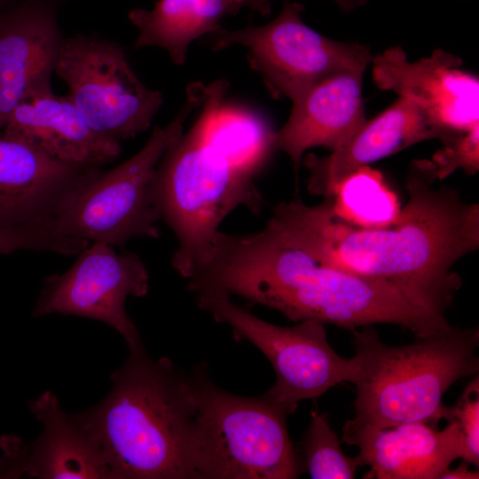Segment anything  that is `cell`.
I'll use <instances>...</instances> for the list:
<instances>
[{
  "label": "cell",
  "mask_w": 479,
  "mask_h": 479,
  "mask_svg": "<svg viewBox=\"0 0 479 479\" xmlns=\"http://www.w3.org/2000/svg\"><path fill=\"white\" fill-rule=\"evenodd\" d=\"M431 160L408 169V200L397 220L363 227L343 218L334 197L308 205L294 198L279 204L290 232L323 263L387 282L427 310L445 316L461 286L452 271L479 247V205L459 192L436 186Z\"/></svg>",
  "instance_id": "obj_1"
},
{
  "label": "cell",
  "mask_w": 479,
  "mask_h": 479,
  "mask_svg": "<svg viewBox=\"0 0 479 479\" xmlns=\"http://www.w3.org/2000/svg\"><path fill=\"white\" fill-rule=\"evenodd\" d=\"M227 288L232 295L276 310L295 323L314 320L351 331L391 324L416 338L451 326L445 316L387 282L323 263L272 223L240 240L231 260Z\"/></svg>",
  "instance_id": "obj_2"
},
{
  "label": "cell",
  "mask_w": 479,
  "mask_h": 479,
  "mask_svg": "<svg viewBox=\"0 0 479 479\" xmlns=\"http://www.w3.org/2000/svg\"><path fill=\"white\" fill-rule=\"evenodd\" d=\"M111 380L100 403L75 415L112 479H195L196 402L188 374L142 348L130 351Z\"/></svg>",
  "instance_id": "obj_3"
},
{
  "label": "cell",
  "mask_w": 479,
  "mask_h": 479,
  "mask_svg": "<svg viewBox=\"0 0 479 479\" xmlns=\"http://www.w3.org/2000/svg\"><path fill=\"white\" fill-rule=\"evenodd\" d=\"M357 373L354 425L389 428L445 420L443 397L479 370V328H449L412 343L389 346L372 326L353 330Z\"/></svg>",
  "instance_id": "obj_4"
},
{
  "label": "cell",
  "mask_w": 479,
  "mask_h": 479,
  "mask_svg": "<svg viewBox=\"0 0 479 479\" xmlns=\"http://www.w3.org/2000/svg\"><path fill=\"white\" fill-rule=\"evenodd\" d=\"M228 86L225 79L204 85L198 119L167 148L150 184L153 205L177 240L171 265L185 279L206 259L230 213L240 206L255 214L263 209L255 178L233 168L205 138L208 117Z\"/></svg>",
  "instance_id": "obj_5"
},
{
  "label": "cell",
  "mask_w": 479,
  "mask_h": 479,
  "mask_svg": "<svg viewBox=\"0 0 479 479\" xmlns=\"http://www.w3.org/2000/svg\"><path fill=\"white\" fill-rule=\"evenodd\" d=\"M196 402L195 479H294L302 465L287 419L293 413L266 393L246 397L208 377L204 364L188 373Z\"/></svg>",
  "instance_id": "obj_6"
},
{
  "label": "cell",
  "mask_w": 479,
  "mask_h": 479,
  "mask_svg": "<svg viewBox=\"0 0 479 479\" xmlns=\"http://www.w3.org/2000/svg\"><path fill=\"white\" fill-rule=\"evenodd\" d=\"M203 83L186 88V99L165 127H154L144 147L110 170H99L66 203L50 224L65 237L122 247L139 238L158 239L159 214L153 205L150 184L167 148L178 138L189 114L202 103Z\"/></svg>",
  "instance_id": "obj_7"
},
{
  "label": "cell",
  "mask_w": 479,
  "mask_h": 479,
  "mask_svg": "<svg viewBox=\"0 0 479 479\" xmlns=\"http://www.w3.org/2000/svg\"><path fill=\"white\" fill-rule=\"evenodd\" d=\"M303 6L284 0L279 14L263 26L212 34L213 51L241 45L250 67L259 75L271 97L295 103L311 88L339 73L365 70L373 55L356 42L326 37L301 18Z\"/></svg>",
  "instance_id": "obj_8"
},
{
  "label": "cell",
  "mask_w": 479,
  "mask_h": 479,
  "mask_svg": "<svg viewBox=\"0 0 479 479\" xmlns=\"http://www.w3.org/2000/svg\"><path fill=\"white\" fill-rule=\"evenodd\" d=\"M194 296L198 307L228 325L236 340L249 342L268 358L276 380L265 393L292 412L302 400L319 397L342 382H353L355 359L335 352L325 324L303 320L281 326L257 318L224 292L201 291Z\"/></svg>",
  "instance_id": "obj_9"
},
{
  "label": "cell",
  "mask_w": 479,
  "mask_h": 479,
  "mask_svg": "<svg viewBox=\"0 0 479 479\" xmlns=\"http://www.w3.org/2000/svg\"><path fill=\"white\" fill-rule=\"evenodd\" d=\"M54 73L90 128L118 143L146 131L163 102L137 77L124 48L97 34L64 37Z\"/></svg>",
  "instance_id": "obj_10"
},
{
  "label": "cell",
  "mask_w": 479,
  "mask_h": 479,
  "mask_svg": "<svg viewBox=\"0 0 479 479\" xmlns=\"http://www.w3.org/2000/svg\"><path fill=\"white\" fill-rule=\"evenodd\" d=\"M149 279V271L137 255L117 253L110 244L93 242L65 272L44 278L32 315L41 318L57 313L104 322L124 338L130 351H136L144 347L125 304L129 296L147 294Z\"/></svg>",
  "instance_id": "obj_11"
},
{
  "label": "cell",
  "mask_w": 479,
  "mask_h": 479,
  "mask_svg": "<svg viewBox=\"0 0 479 479\" xmlns=\"http://www.w3.org/2000/svg\"><path fill=\"white\" fill-rule=\"evenodd\" d=\"M373 80L415 102L452 138L479 124V81L461 69L462 59L436 49L410 62L401 46L373 56Z\"/></svg>",
  "instance_id": "obj_12"
},
{
  "label": "cell",
  "mask_w": 479,
  "mask_h": 479,
  "mask_svg": "<svg viewBox=\"0 0 479 479\" xmlns=\"http://www.w3.org/2000/svg\"><path fill=\"white\" fill-rule=\"evenodd\" d=\"M99 170L57 161L1 136L0 229L50 226L71 197Z\"/></svg>",
  "instance_id": "obj_13"
},
{
  "label": "cell",
  "mask_w": 479,
  "mask_h": 479,
  "mask_svg": "<svg viewBox=\"0 0 479 479\" xmlns=\"http://www.w3.org/2000/svg\"><path fill=\"white\" fill-rule=\"evenodd\" d=\"M66 0H9L0 5V130L35 86L51 81L64 36Z\"/></svg>",
  "instance_id": "obj_14"
},
{
  "label": "cell",
  "mask_w": 479,
  "mask_h": 479,
  "mask_svg": "<svg viewBox=\"0 0 479 479\" xmlns=\"http://www.w3.org/2000/svg\"><path fill=\"white\" fill-rule=\"evenodd\" d=\"M29 407L43 434L30 444L12 436L2 440L0 477L112 479L94 441L75 414L63 411L54 393H43Z\"/></svg>",
  "instance_id": "obj_15"
},
{
  "label": "cell",
  "mask_w": 479,
  "mask_h": 479,
  "mask_svg": "<svg viewBox=\"0 0 479 479\" xmlns=\"http://www.w3.org/2000/svg\"><path fill=\"white\" fill-rule=\"evenodd\" d=\"M438 430L423 422L389 428L354 425L348 420L342 440L357 446L360 466L370 470L367 479H437L461 458L462 440L456 422Z\"/></svg>",
  "instance_id": "obj_16"
},
{
  "label": "cell",
  "mask_w": 479,
  "mask_h": 479,
  "mask_svg": "<svg viewBox=\"0 0 479 479\" xmlns=\"http://www.w3.org/2000/svg\"><path fill=\"white\" fill-rule=\"evenodd\" d=\"M2 130L5 137L73 165L100 167L122 152L120 143L90 128L67 95L55 94L51 81L25 94Z\"/></svg>",
  "instance_id": "obj_17"
},
{
  "label": "cell",
  "mask_w": 479,
  "mask_h": 479,
  "mask_svg": "<svg viewBox=\"0 0 479 479\" xmlns=\"http://www.w3.org/2000/svg\"><path fill=\"white\" fill-rule=\"evenodd\" d=\"M452 137L438 128L412 99L399 97L391 106L365 122L329 155L313 153L304 159L309 170L308 191L334 197L339 185L351 173L417 143Z\"/></svg>",
  "instance_id": "obj_18"
},
{
  "label": "cell",
  "mask_w": 479,
  "mask_h": 479,
  "mask_svg": "<svg viewBox=\"0 0 479 479\" xmlns=\"http://www.w3.org/2000/svg\"><path fill=\"white\" fill-rule=\"evenodd\" d=\"M365 70L332 75L293 103L285 125L274 135V148L291 159L297 177L304 153L323 146L334 151L365 122L362 99Z\"/></svg>",
  "instance_id": "obj_19"
},
{
  "label": "cell",
  "mask_w": 479,
  "mask_h": 479,
  "mask_svg": "<svg viewBox=\"0 0 479 479\" xmlns=\"http://www.w3.org/2000/svg\"><path fill=\"white\" fill-rule=\"evenodd\" d=\"M241 8V0H158L150 10L132 9L128 19L138 31L133 47H160L183 65L194 40L217 32L220 20Z\"/></svg>",
  "instance_id": "obj_20"
},
{
  "label": "cell",
  "mask_w": 479,
  "mask_h": 479,
  "mask_svg": "<svg viewBox=\"0 0 479 479\" xmlns=\"http://www.w3.org/2000/svg\"><path fill=\"white\" fill-rule=\"evenodd\" d=\"M274 135L275 131L256 113L222 104L212 111L205 129L210 146L233 168L254 178L276 151Z\"/></svg>",
  "instance_id": "obj_21"
},
{
  "label": "cell",
  "mask_w": 479,
  "mask_h": 479,
  "mask_svg": "<svg viewBox=\"0 0 479 479\" xmlns=\"http://www.w3.org/2000/svg\"><path fill=\"white\" fill-rule=\"evenodd\" d=\"M334 198L337 212L358 226L391 224L400 212L397 198L382 175L369 166L349 175L337 187Z\"/></svg>",
  "instance_id": "obj_22"
},
{
  "label": "cell",
  "mask_w": 479,
  "mask_h": 479,
  "mask_svg": "<svg viewBox=\"0 0 479 479\" xmlns=\"http://www.w3.org/2000/svg\"><path fill=\"white\" fill-rule=\"evenodd\" d=\"M304 467L312 479H352L359 467L343 452L326 413L311 411V420L302 441Z\"/></svg>",
  "instance_id": "obj_23"
},
{
  "label": "cell",
  "mask_w": 479,
  "mask_h": 479,
  "mask_svg": "<svg viewBox=\"0 0 479 479\" xmlns=\"http://www.w3.org/2000/svg\"><path fill=\"white\" fill-rule=\"evenodd\" d=\"M89 244L86 240L58 235L50 226L0 229V255L23 249L75 255Z\"/></svg>",
  "instance_id": "obj_24"
},
{
  "label": "cell",
  "mask_w": 479,
  "mask_h": 479,
  "mask_svg": "<svg viewBox=\"0 0 479 479\" xmlns=\"http://www.w3.org/2000/svg\"><path fill=\"white\" fill-rule=\"evenodd\" d=\"M447 421L457 423L462 440L461 459L478 467L479 465V377L464 388L452 406H447Z\"/></svg>",
  "instance_id": "obj_25"
},
{
  "label": "cell",
  "mask_w": 479,
  "mask_h": 479,
  "mask_svg": "<svg viewBox=\"0 0 479 479\" xmlns=\"http://www.w3.org/2000/svg\"><path fill=\"white\" fill-rule=\"evenodd\" d=\"M437 180L457 169L475 175L479 169V124L456 137L432 156Z\"/></svg>",
  "instance_id": "obj_26"
},
{
  "label": "cell",
  "mask_w": 479,
  "mask_h": 479,
  "mask_svg": "<svg viewBox=\"0 0 479 479\" xmlns=\"http://www.w3.org/2000/svg\"><path fill=\"white\" fill-rule=\"evenodd\" d=\"M338 4L341 10L349 12L358 7L355 0H333ZM242 8L248 7L252 12H257L266 16L270 13V0H241Z\"/></svg>",
  "instance_id": "obj_27"
},
{
  "label": "cell",
  "mask_w": 479,
  "mask_h": 479,
  "mask_svg": "<svg viewBox=\"0 0 479 479\" xmlns=\"http://www.w3.org/2000/svg\"><path fill=\"white\" fill-rule=\"evenodd\" d=\"M478 471L468 468V463L461 462L455 468H447L440 476V479H478Z\"/></svg>",
  "instance_id": "obj_28"
},
{
  "label": "cell",
  "mask_w": 479,
  "mask_h": 479,
  "mask_svg": "<svg viewBox=\"0 0 479 479\" xmlns=\"http://www.w3.org/2000/svg\"><path fill=\"white\" fill-rule=\"evenodd\" d=\"M355 1L358 4V6H361L365 3V0H355Z\"/></svg>",
  "instance_id": "obj_29"
},
{
  "label": "cell",
  "mask_w": 479,
  "mask_h": 479,
  "mask_svg": "<svg viewBox=\"0 0 479 479\" xmlns=\"http://www.w3.org/2000/svg\"><path fill=\"white\" fill-rule=\"evenodd\" d=\"M9 0H0V5H3L5 3H7Z\"/></svg>",
  "instance_id": "obj_30"
}]
</instances>
